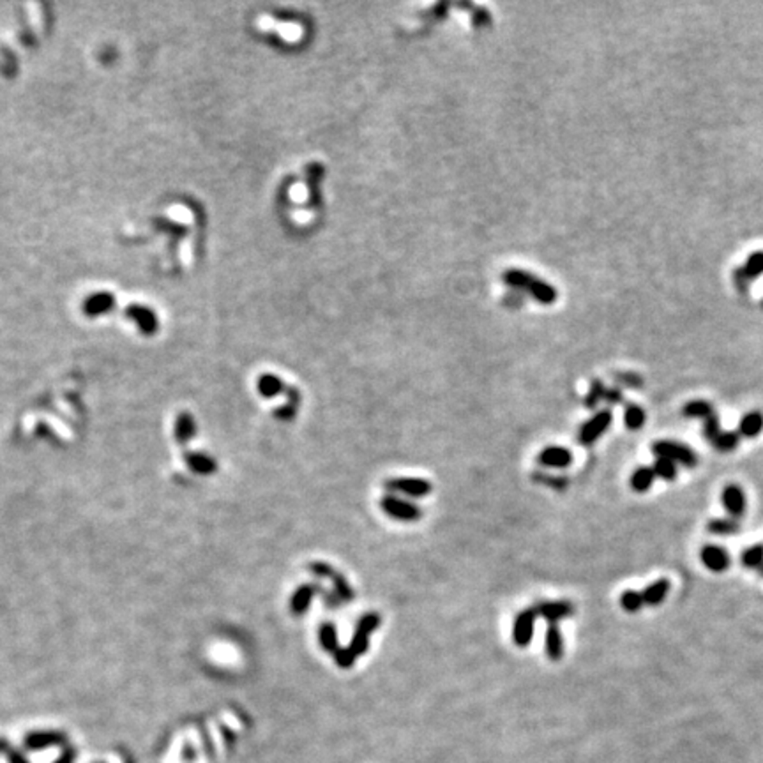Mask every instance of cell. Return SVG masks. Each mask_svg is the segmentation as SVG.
<instances>
[{"label":"cell","mask_w":763,"mask_h":763,"mask_svg":"<svg viewBox=\"0 0 763 763\" xmlns=\"http://www.w3.org/2000/svg\"><path fill=\"white\" fill-rule=\"evenodd\" d=\"M504 280L507 284L516 288H522L532 294V297L536 300H539L541 304H553L556 300V290L548 284L546 281L537 280L532 274L525 273V271H518V268H513V271H507L504 274Z\"/></svg>","instance_id":"6da1fadb"},{"label":"cell","mask_w":763,"mask_h":763,"mask_svg":"<svg viewBox=\"0 0 763 763\" xmlns=\"http://www.w3.org/2000/svg\"><path fill=\"white\" fill-rule=\"evenodd\" d=\"M652 453L657 458H666V460L679 463L686 468H694L698 463V456L693 449L687 445L679 444L673 440H657L652 444Z\"/></svg>","instance_id":"7a4b0ae2"},{"label":"cell","mask_w":763,"mask_h":763,"mask_svg":"<svg viewBox=\"0 0 763 763\" xmlns=\"http://www.w3.org/2000/svg\"><path fill=\"white\" fill-rule=\"evenodd\" d=\"M385 490L391 495H407L408 499H422L431 493V483L421 477H391L384 483Z\"/></svg>","instance_id":"3957f363"},{"label":"cell","mask_w":763,"mask_h":763,"mask_svg":"<svg viewBox=\"0 0 763 763\" xmlns=\"http://www.w3.org/2000/svg\"><path fill=\"white\" fill-rule=\"evenodd\" d=\"M380 507L387 516L398 520V522H417L422 516V511L417 504L399 499L398 495H391V493L380 500Z\"/></svg>","instance_id":"277c9868"},{"label":"cell","mask_w":763,"mask_h":763,"mask_svg":"<svg viewBox=\"0 0 763 763\" xmlns=\"http://www.w3.org/2000/svg\"><path fill=\"white\" fill-rule=\"evenodd\" d=\"M611 421H613V414L611 410H601L594 415L592 419H588L585 424L581 426L578 435V442L581 445H592L594 442L599 440L604 431H608Z\"/></svg>","instance_id":"5b68a950"},{"label":"cell","mask_w":763,"mask_h":763,"mask_svg":"<svg viewBox=\"0 0 763 763\" xmlns=\"http://www.w3.org/2000/svg\"><path fill=\"white\" fill-rule=\"evenodd\" d=\"M536 617H537L536 610H533V608H529V610L520 611L516 620H514L513 640L518 647H529L530 641H532Z\"/></svg>","instance_id":"8992f818"},{"label":"cell","mask_w":763,"mask_h":763,"mask_svg":"<svg viewBox=\"0 0 763 763\" xmlns=\"http://www.w3.org/2000/svg\"><path fill=\"white\" fill-rule=\"evenodd\" d=\"M539 617L545 618L549 624H556L562 618H568L575 613V606L569 601H545L533 608Z\"/></svg>","instance_id":"52a82bcc"},{"label":"cell","mask_w":763,"mask_h":763,"mask_svg":"<svg viewBox=\"0 0 763 763\" xmlns=\"http://www.w3.org/2000/svg\"><path fill=\"white\" fill-rule=\"evenodd\" d=\"M721 502L725 506L726 513H728L730 518L739 520L744 516L746 513V495L742 488L737 486V484H728V486L723 490L721 493Z\"/></svg>","instance_id":"ba28073f"},{"label":"cell","mask_w":763,"mask_h":763,"mask_svg":"<svg viewBox=\"0 0 763 763\" xmlns=\"http://www.w3.org/2000/svg\"><path fill=\"white\" fill-rule=\"evenodd\" d=\"M700 560L709 571L725 572L730 568V555L725 548L716 545L703 546L700 552Z\"/></svg>","instance_id":"9c48e42d"},{"label":"cell","mask_w":763,"mask_h":763,"mask_svg":"<svg viewBox=\"0 0 763 763\" xmlns=\"http://www.w3.org/2000/svg\"><path fill=\"white\" fill-rule=\"evenodd\" d=\"M537 461L543 467L548 468H565L572 463V454L569 449L560 447V445H549L545 447L537 456Z\"/></svg>","instance_id":"30bf717a"},{"label":"cell","mask_w":763,"mask_h":763,"mask_svg":"<svg viewBox=\"0 0 763 763\" xmlns=\"http://www.w3.org/2000/svg\"><path fill=\"white\" fill-rule=\"evenodd\" d=\"M316 592H322L319 585H303V587L297 588L296 594L291 595V601H290L291 613L294 615L306 613Z\"/></svg>","instance_id":"8fae6325"},{"label":"cell","mask_w":763,"mask_h":763,"mask_svg":"<svg viewBox=\"0 0 763 763\" xmlns=\"http://www.w3.org/2000/svg\"><path fill=\"white\" fill-rule=\"evenodd\" d=\"M545 648L546 656L552 661H559L564 656V638H562V633L556 627V624H549L548 631H546Z\"/></svg>","instance_id":"7c38bea8"},{"label":"cell","mask_w":763,"mask_h":763,"mask_svg":"<svg viewBox=\"0 0 763 763\" xmlns=\"http://www.w3.org/2000/svg\"><path fill=\"white\" fill-rule=\"evenodd\" d=\"M668 592H670V579L659 578L654 583H650L641 595H643V602L647 606H659L661 602L666 599Z\"/></svg>","instance_id":"4fadbf2b"},{"label":"cell","mask_w":763,"mask_h":763,"mask_svg":"<svg viewBox=\"0 0 763 763\" xmlns=\"http://www.w3.org/2000/svg\"><path fill=\"white\" fill-rule=\"evenodd\" d=\"M763 431V415L760 412H749L739 422V435L744 438H756Z\"/></svg>","instance_id":"5bb4252c"},{"label":"cell","mask_w":763,"mask_h":763,"mask_svg":"<svg viewBox=\"0 0 763 763\" xmlns=\"http://www.w3.org/2000/svg\"><path fill=\"white\" fill-rule=\"evenodd\" d=\"M654 481H656V474H654V468L652 467H640L633 472L629 484H631V488H633V491H636V493H645V491H648L650 488L654 486Z\"/></svg>","instance_id":"9a60e30c"},{"label":"cell","mask_w":763,"mask_h":763,"mask_svg":"<svg viewBox=\"0 0 763 763\" xmlns=\"http://www.w3.org/2000/svg\"><path fill=\"white\" fill-rule=\"evenodd\" d=\"M319 640L322 648L329 654H336L339 650V641H338V631H336V625L330 624V622H323L320 625L319 631Z\"/></svg>","instance_id":"2e32d148"},{"label":"cell","mask_w":763,"mask_h":763,"mask_svg":"<svg viewBox=\"0 0 763 763\" xmlns=\"http://www.w3.org/2000/svg\"><path fill=\"white\" fill-rule=\"evenodd\" d=\"M707 530L712 536H732V533L740 532L739 520L733 518H714L707 523Z\"/></svg>","instance_id":"e0dca14e"},{"label":"cell","mask_w":763,"mask_h":763,"mask_svg":"<svg viewBox=\"0 0 763 763\" xmlns=\"http://www.w3.org/2000/svg\"><path fill=\"white\" fill-rule=\"evenodd\" d=\"M684 417H689V419H709L714 415V407L710 405V403L703 401V399H696V401H689L684 407L682 410Z\"/></svg>","instance_id":"ac0fdd59"},{"label":"cell","mask_w":763,"mask_h":763,"mask_svg":"<svg viewBox=\"0 0 763 763\" xmlns=\"http://www.w3.org/2000/svg\"><path fill=\"white\" fill-rule=\"evenodd\" d=\"M740 562L746 569H755L758 571L763 564V545H753L746 548L740 555Z\"/></svg>","instance_id":"d6986e66"},{"label":"cell","mask_w":763,"mask_h":763,"mask_svg":"<svg viewBox=\"0 0 763 763\" xmlns=\"http://www.w3.org/2000/svg\"><path fill=\"white\" fill-rule=\"evenodd\" d=\"M624 422L631 431L641 430V428H643V424H645L643 408H641L640 405H633V403H631V405H625Z\"/></svg>","instance_id":"ffe728a7"},{"label":"cell","mask_w":763,"mask_h":763,"mask_svg":"<svg viewBox=\"0 0 763 763\" xmlns=\"http://www.w3.org/2000/svg\"><path fill=\"white\" fill-rule=\"evenodd\" d=\"M740 435L739 431H721V435L712 442L714 449L719 453H732L739 447Z\"/></svg>","instance_id":"44dd1931"},{"label":"cell","mask_w":763,"mask_h":763,"mask_svg":"<svg viewBox=\"0 0 763 763\" xmlns=\"http://www.w3.org/2000/svg\"><path fill=\"white\" fill-rule=\"evenodd\" d=\"M652 468L656 477H659V479L663 481H673L677 477V474H679L677 465L673 463V461L666 460V458H656Z\"/></svg>","instance_id":"7402d4cb"},{"label":"cell","mask_w":763,"mask_h":763,"mask_svg":"<svg viewBox=\"0 0 763 763\" xmlns=\"http://www.w3.org/2000/svg\"><path fill=\"white\" fill-rule=\"evenodd\" d=\"M620 606L627 613H638L645 606L643 595H641V592L636 591H625L620 595Z\"/></svg>","instance_id":"603a6c76"},{"label":"cell","mask_w":763,"mask_h":763,"mask_svg":"<svg viewBox=\"0 0 763 763\" xmlns=\"http://www.w3.org/2000/svg\"><path fill=\"white\" fill-rule=\"evenodd\" d=\"M332 583H334V592L339 595V599H342L343 602H350L355 599V592H353V588L350 587L348 581L345 579V576L343 575H338V572H334L332 578Z\"/></svg>","instance_id":"cb8c5ba5"},{"label":"cell","mask_w":763,"mask_h":763,"mask_svg":"<svg viewBox=\"0 0 763 763\" xmlns=\"http://www.w3.org/2000/svg\"><path fill=\"white\" fill-rule=\"evenodd\" d=\"M380 622H382V620H380V615L375 613V611L362 615V617L359 618V622H357V625H355V633H362V634H368V636H371L373 631L378 629Z\"/></svg>","instance_id":"d4e9b609"},{"label":"cell","mask_w":763,"mask_h":763,"mask_svg":"<svg viewBox=\"0 0 763 763\" xmlns=\"http://www.w3.org/2000/svg\"><path fill=\"white\" fill-rule=\"evenodd\" d=\"M532 479L536 481L537 484H543V486L553 488V490H564V488H568V484H569V481L565 479V477L546 476V474H543V472L532 474Z\"/></svg>","instance_id":"484cf974"},{"label":"cell","mask_w":763,"mask_h":763,"mask_svg":"<svg viewBox=\"0 0 763 763\" xmlns=\"http://www.w3.org/2000/svg\"><path fill=\"white\" fill-rule=\"evenodd\" d=\"M284 389L283 382H281L280 378H276V376H264V378L260 380V391L264 396H276L278 392H281Z\"/></svg>","instance_id":"4316f807"},{"label":"cell","mask_w":763,"mask_h":763,"mask_svg":"<svg viewBox=\"0 0 763 763\" xmlns=\"http://www.w3.org/2000/svg\"><path fill=\"white\" fill-rule=\"evenodd\" d=\"M604 392L606 389L602 387L601 380H594L591 385V391H588L587 398H585V407L588 408L597 407V403L601 401V399H604Z\"/></svg>","instance_id":"83f0119b"},{"label":"cell","mask_w":763,"mask_h":763,"mask_svg":"<svg viewBox=\"0 0 763 763\" xmlns=\"http://www.w3.org/2000/svg\"><path fill=\"white\" fill-rule=\"evenodd\" d=\"M357 654L353 652L352 648L346 647H339V650L336 654H334V661H336V664H338L339 668H343V670H348V668H352L353 664H355L357 661Z\"/></svg>","instance_id":"f1b7e54d"},{"label":"cell","mask_w":763,"mask_h":763,"mask_svg":"<svg viewBox=\"0 0 763 763\" xmlns=\"http://www.w3.org/2000/svg\"><path fill=\"white\" fill-rule=\"evenodd\" d=\"M702 433H703V438H705V440H709L710 444H712V442L716 440L719 435H721V424H719V419H717L716 415H712V417H709V419H705V421H703Z\"/></svg>","instance_id":"f546056e"},{"label":"cell","mask_w":763,"mask_h":763,"mask_svg":"<svg viewBox=\"0 0 763 763\" xmlns=\"http://www.w3.org/2000/svg\"><path fill=\"white\" fill-rule=\"evenodd\" d=\"M189 465L195 472L200 474H209L211 470H214V461L211 458L204 456V454H195V456H188Z\"/></svg>","instance_id":"4dcf8cb0"},{"label":"cell","mask_w":763,"mask_h":763,"mask_svg":"<svg viewBox=\"0 0 763 763\" xmlns=\"http://www.w3.org/2000/svg\"><path fill=\"white\" fill-rule=\"evenodd\" d=\"M193 431H195V426H193L191 417L189 415H181L179 421H177V438H179V442H188Z\"/></svg>","instance_id":"1f68e13d"},{"label":"cell","mask_w":763,"mask_h":763,"mask_svg":"<svg viewBox=\"0 0 763 763\" xmlns=\"http://www.w3.org/2000/svg\"><path fill=\"white\" fill-rule=\"evenodd\" d=\"M350 648H352V650L357 654V656H362V654L368 652V648H369V636H368V634L353 633Z\"/></svg>","instance_id":"d6a6232c"},{"label":"cell","mask_w":763,"mask_h":763,"mask_svg":"<svg viewBox=\"0 0 763 763\" xmlns=\"http://www.w3.org/2000/svg\"><path fill=\"white\" fill-rule=\"evenodd\" d=\"M310 571L319 576V578H332L334 572H336L332 569V565L326 564V562H313V564H310Z\"/></svg>","instance_id":"836d02e7"},{"label":"cell","mask_w":763,"mask_h":763,"mask_svg":"<svg viewBox=\"0 0 763 763\" xmlns=\"http://www.w3.org/2000/svg\"><path fill=\"white\" fill-rule=\"evenodd\" d=\"M58 737L54 735V733H38V735L31 737V739L27 740V744L32 746V748H41V746H47L50 744V742H57Z\"/></svg>","instance_id":"e575fe53"},{"label":"cell","mask_w":763,"mask_h":763,"mask_svg":"<svg viewBox=\"0 0 763 763\" xmlns=\"http://www.w3.org/2000/svg\"><path fill=\"white\" fill-rule=\"evenodd\" d=\"M617 380L620 382V384H624L625 387H641V378L638 375H634V373H618L617 375Z\"/></svg>","instance_id":"d590c367"},{"label":"cell","mask_w":763,"mask_h":763,"mask_svg":"<svg viewBox=\"0 0 763 763\" xmlns=\"http://www.w3.org/2000/svg\"><path fill=\"white\" fill-rule=\"evenodd\" d=\"M322 594H323V601H326V604H327V608H329V610H338L339 606L343 604V601L339 599V595L336 594L334 591L332 592H322Z\"/></svg>","instance_id":"8d00e7d4"},{"label":"cell","mask_w":763,"mask_h":763,"mask_svg":"<svg viewBox=\"0 0 763 763\" xmlns=\"http://www.w3.org/2000/svg\"><path fill=\"white\" fill-rule=\"evenodd\" d=\"M604 401H608L610 405H617V403L624 401V396H622L620 389H608L604 392Z\"/></svg>","instance_id":"74e56055"},{"label":"cell","mask_w":763,"mask_h":763,"mask_svg":"<svg viewBox=\"0 0 763 763\" xmlns=\"http://www.w3.org/2000/svg\"><path fill=\"white\" fill-rule=\"evenodd\" d=\"M749 273L751 274H756V273H762L763 271V255L762 253H756L755 257L749 260Z\"/></svg>","instance_id":"f35d334b"},{"label":"cell","mask_w":763,"mask_h":763,"mask_svg":"<svg viewBox=\"0 0 763 763\" xmlns=\"http://www.w3.org/2000/svg\"><path fill=\"white\" fill-rule=\"evenodd\" d=\"M756 572H758V576H760V578H762V579H763V564H762V568H760V569H758V571H756Z\"/></svg>","instance_id":"ab89813d"}]
</instances>
